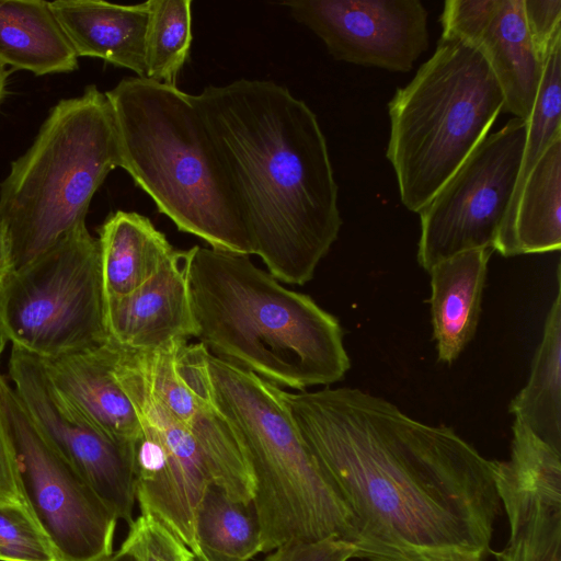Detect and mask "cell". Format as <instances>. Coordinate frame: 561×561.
<instances>
[{"instance_id": "cell-1", "label": "cell", "mask_w": 561, "mask_h": 561, "mask_svg": "<svg viewBox=\"0 0 561 561\" xmlns=\"http://www.w3.org/2000/svg\"><path fill=\"white\" fill-rule=\"evenodd\" d=\"M284 400L351 513L355 558L485 561L502 508L496 460L356 388L284 391Z\"/></svg>"}, {"instance_id": "cell-2", "label": "cell", "mask_w": 561, "mask_h": 561, "mask_svg": "<svg viewBox=\"0 0 561 561\" xmlns=\"http://www.w3.org/2000/svg\"><path fill=\"white\" fill-rule=\"evenodd\" d=\"M195 100L229 174L251 253L278 282L306 284L342 226L316 114L271 80L207 85Z\"/></svg>"}, {"instance_id": "cell-3", "label": "cell", "mask_w": 561, "mask_h": 561, "mask_svg": "<svg viewBox=\"0 0 561 561\" xmlns=\"http://www.w3.org/2000/svg\"><path fill=\"white\" fill-rule=\"evenodd\" d=\"M196 337L219 358L304 391L344 378L351 360L336 317L280 285L249 255L183 251Z\"/></svg>"}, {"instance_id": "cell-4", "label": "cell", "mask_w": 561, "mask_h": 561, "mask_svg": "<svg viewBox=\"0 0 561 561\" xmlns=\"http://www.w3.org/2000/svg\"><path fill=\"white\" fill-rule=\"evenodd\" d=\"M124 169L176 228L250 255L231 181L195 95L126 77L105 92Z\"/></svg>"}, {"instance_id": "cell-5", "label": "cell", "mask_w": 561, "mask_h": 561, "mask_svg": "<svg viewBox=\"0 0 561 561\" xmlns=\"http://www.w3.org/2000/svg\"><path fill=\"white\" fill-rule=\"evenodd\" d=\"M202 385L232 427L254 480L262 552L291 542H354L350 511L300 435L284 390L202 344Z\"/></svg>"}, {"instance_id": "cell-6", "label": "cell", "mask_w": 561, "mask_h": 561, "mask_svg": "<svg viewBox=\"0 0 561 561\" xmlns=\"http://www.w3.org/2000/svg\"><path fill=\"white\" fill-rule=\"evenodd\" d=\"M117 167L105 93L92 84L80 96L59 101L0 184V221L11 245L12 271L87 226L94 194Z\"/></svg>"}, {"instance_id": "cell-7", "label": "cell", "mask_w": 561, "mask_h": 561, "mask_svg": "<svg viewBox=\"0 0 561 561\" xmlns=\"http://www.w3.org/2000/svg\"><path fill=\"white\" fill-rule=\"evenodd\" d=\"M503 106L501 87L480 51L442 33L432 57L388 104L386 154L410 211L428 204L489 135Z\"/></svg>"}, {"instance_id": "cell-8", "label": "cell", "mask_w": 561, "mask_h": 561, "mask_svg": "<svg viewBox=\"0 0 561 561\" xmlns=\"http://www.w3.org/2000/svg\"><path fill=\"white\" fill-rule=\"evenodd\" d=\"M107 341L100 243L87 226L0 285V343L46 359Z\"/></svg>"}, {"instance_id": "cell-9", "label": "cell", "mask_w": 561, "mask_h": 561, "mask_svg": "<svg viewBox=\"0 0 561 561\" xmlns=\"http://www.w3.org/2000/svg\"><path fill=\"white\" fill-rule=\"evenodd\" d=\"M0 408L25 496L59 561H108L118 518L44 436L2 375Z\"/></svg>"}, {"instance_id": "cell-10", "label": "cell", "mask_w": 561, "mask_h": 561, "mask_svg": "<svg viewBox=\"0 0 561 561\" xmlns=\"http://www.w3.org/2000/svg\"><path fill=\"white\" fill-rule=\"evenodd\" d=\"M527 121L488 135L419 213V264L427 272L461 252L492 248L519 174Z\"/></svg>"}, {"instance_id": "cell-11", "label": "cell", "mask_w": 561, "mask_h": 561, "mask_svg": "<svg viewBox=\"0 0 561 561\" xmlns=\"http://www.w3.org/2000/svg\"><path fill=\"white\" fill-rule=\"evenodd\" d=\"M113 374L141 426L135 442L136 502L194 554L195 511L210 483L201 448L150 388L130 351L115 345Z\"/></svg>"}, {"instance_id": "cell-12", "label": "cell", "mask_w": 561, "mask_h": 561, "mask_svg": "<svg viewBox=\"0 0 561 561\" xmlns=\"http://www.w3.org/2000/svg\"><path fill=\"white\" fill-rule=\"evenodd\" d=\"M9 374L44 436L118 520L129 526L136 503L135 442L113 438L81 414L53 386L39 357L12 346Z\"/></svg>"}, {"instance_id": "cell-13", "label": "cell", "mask_w": 561, "mask_h": 561, "mask_svg": "<svg viewBox=\"0 0 561 561\" xmlns=\"http://www.w3.org/2000/svg\"><path fill=\"white\" fill-rule=\"evenodd\" d=\"M280 4L339 61L409 72L428 47L427 11L419 0H289Z\"/></svg>"}, {"instance_id": "cell-14", "label": "cell", "mask_w": 561, "mask_h": 561, "mask_svg": "<svg viewBox=\"0 0 561 561\" xmlns=\"http://www.w3.org/2000/svg\"><path fill=\"white\" fill-rule=\"evenodd\" d=\"M197 346L181 341L162 350L130 352L152 391L194 437L213 484L230 499L249 503L254 480L232 427L202 385Z\"/></svg>"}, {"instance_id": "cell-15", "label": "cell", "mask_w": 561, "mask_h": 561, "mask_svg": "<svg viewBox=\"0 0 561 561\" xmlns=\"http://www.w3.org/2000/svg\"><path fill=\"white\" fill-rule=\"evenodd\" d=\"M495 479L510 525L496 561H561V453L517 436L510 458L496 461Z\"/></svg>"}, {"instance_id": "cell-16", "label": "cell", "mask_w": 561, "mask_h": 561, "mask_svg": "<svg viewBox=\"0 0 561 561\" xmlns=\"http://www.w3.org/2000/svg\"><path fill=\"white\" fill-rule=\"evenodd\" d=\"M443 33L474 46L490 66L503 96V112L527 121L538 94L545 61L525 21L523 0H447Z\"/></svg>"}, {"instance_id": "cell-17", "label": "cell", "mask_w": 561, "mask_h": 561, "mask_svg": "<svg viewBox=\"0 0 561 561\" xmlns=\"http://www.w3.org/2000/svg\"><path fill=\"white\" fill-rule=\"evenodd\" d=\"M105 328L114 345L151 352L197 335L183 251L131 293L105 299Z\"/></svg>"}, {"instance_id": "cell-18", "label": "cell", "mask_w": 561, "mask_h": 561, "mask_svg": "<svg viewBox=\"0 0 561 561\" xmlns=\"http://www.w3.org/2000/svg\"><path fill=\"white\" fill-rule=\"evenodd\" d=\"M42 362L56 390L96 427L121 442L140 437L135 408L113 374L111 342Z\"/></svg>"}, {"instance_id": "cell-19", "label": "cell", "mask_w": 561, "mask_h": 561, "mask_svg": "<svg viewBox=\"0 0 561 561\" xmlns=\"http://www.w3.org/2000/svg\"><path fill=\"white\" fill-rule=\"evenodd\" d=\"M50 7L78 58H100L146 78L147 1L56 0Z\"/></svg>"}, {"instance_id": "cell-20", "label": "cell", "mask_w": 561, "mask_h": 561, "mask_svg": "<svg viewBox=\"0 0 561 561\" xmlns=\"http://www.w3.org/2000/svg\"><path fill=\"white\" fill-rule=\"evenodd\" d=\"M492 248L446 259L430 271L433 334L438 360L453 364L476 334Z\"/></svg>"}, {"instance_id": "cell-21", "label": "cell", "mask_w": 561, "mask_h": 561, "mask_svg": "<svg viewBox=\"0 0 561 561\" xmlns=\"http://www.w3.org/2000/svg\"><path fill=\"white\" fill-rule=\"evenodd\" d=\"M561 138L529 172L500 227L494 251L503 256L546 253L561 248Z\"/></svg>"}, {"instance_id": "cell-22", "label": "cell", "mask_w": 561, "mask_h": 561, "mask_svg": "<svg viewBox=\"0 0 561 561\" xmlns=\"http://www.w3.org/2000/svg\"><path fill=\"white\" fill-rule=\"evenodd\" d=\"M0 64L35 76L78 68L50 1L0 0Z\"/></svg>"}, {"instance_id": "cell-23", "label": "cell", "mask_w": 561, "mask_h": 561, "mask_svg": "<svg viewBox=\"0 0 561 561\" xmlns=\"http://www.w3.org/2000/svg\"><path fill=\"white\" fill-rule=\"evenodd\" d=\"M104 297L127 295L151 278L175 249L150 219L117 210L99 229Z\"/></svg>"}, {"instance_id": "cell-24", "label": "cell", "mask_w": 561, "mask_h": 561, "mask_svg": "<svg viewBox=\"0 0 561 561\" xmlns=\"http://www.w3.org/2000/svg\"><path fill=\"white\" fill-rule=\"evenodd\" d=\"M557 295L546 317L542 339L526 386L510 403V412L538 437L561 449V273Z\"/></svg>"}, {"instance_id": "cell-25", "label": "cell", "mask_w": 561, "mask_h": 561, "mask_svg": "<svg viewBox=\"0 0 561 561\" xmlns=\"http://www.w3.org/2000/svg\"><path fill=\"white\" fill-rule=\"evenodd\" d=\"M198 554L206 561H249L262 552L261 526L253 500L230 499L219 486L205 489L195 511Z\"/></svg>"}, {"instance_id": "cell-26", "label": "cell", "mask_w": 561, "mask_h": 561, "mask_svg": "<svg viewBox=\"0 0 561 561\" xmlns=\"http://www.w3.org/2000/svg\"><path fill=\"white\" fill-rule=\"evenodd\" d=\"M146 78L176 87L192 44V0H149Z\"/></svg>"}, {"instance_id": "cell-27", "label": "cell", "mask_w": 561, "mask_h": 561, "mask_svg": "<svg viewBox=\"0 0 561 561\" xmlns=\"http://www.w3.org/2000/svg\"><path fill=\"white\" fill-rule=\"evenodd\" d=\"M0 561H59L35 516L25 510L0 506Z\"/></svg>"}, {"instance_id": "cell-28", "label": "cell", "mask_w": 561, "mask_h": 561, "mask_svg": "<svg viewBox=\"0 0 561 561\" xmlns=\"http://www.w3.org/2000/svg\"><path fill=\"white\" fill-rule=\"evenodd\" d=\"M122 547L138 561H191L194 553L168 528L149 515H141L129 525Z\"/></svg>"}, {"instance_id": "cell-29", "label": "cell", "mask_w": 561, "mask_h": 561, "mask_svg": "<svg viewBox=\"0 0 561 561\" xmlns=\"http://www.w3.org/2000/svg\"><path fill=\"white\" fill-rule=\"evenodd\" d=\"M523 10L534 46L546 61L552 47L561 41V1L523 0Z\"/></svg>"}, {"instance_id": "cell-30", "label": "cell", "mask_w": 561, "mask_h": 561, "mask_svg": "<svg viewBox=\"0 0 561 561\" xmlns=\"http://www.w3.org/2000/svg\"><path fill=\"white\" fill-rule=\"evenodd\" d=\"M5 344L0 343V356ZM0 506L32 512L24 493L18 456L0 408ZM34 515V514H33Z\"/></svg>"}, {"instance_id": "cell-31", "label": "cell", "mask_w": 561, "mask_h": 561, "mask_svg": "<svg viewBox=\"0 0 561 561\" xmlns=\"http://www.w3.org/2000/svg\"><path fill=\"white\" fill-rule=\"evenodd\" d=\"M352 558H355L353 542L327 538L280 546L271 551L263 561H348Z\"/></svg>"}, {"instance_id": "cell-32", "label": "cell", "mask_w": 561, "mask_h": 561, "mask_svg": "<svg viewBox=\"0 0 561 561\" xmlns=\"http://www.w3.org/2000/svg\"><path fill=\"white\" fill-rule=\"evenodd\" d=\"M12 254L5 227L0 221V285L12 272Z\"/></svg>"}, {"instance_id": "cell-33", "label": "cell", "mask_w": 561, "mask_h": 561, "mask_svg": "<svg viewBox=\"0 0 561 561\" xmlns=\"http://www.w3.org/2000/svg\"><path fill=\"white\" fill-rule=\"evenodd\" d=\"M108 561H138V559L133 552L121 546L118 551L114 552Z\"/></svg>"}, {"instance_id": "cell-34", "label": "cell", "mask_w": 561, "mask_h": 561, "mask_svg": "<svg viewBox=\"0 0 561 561\" xmlns=\"http://www.w3.org/2000/svg\"><path fill=\"white\" fill-rule=\"evenodd\" d=\"M9 71L7 67L0 64V105L2 100L7 93V82H8Z\"/></svg>"}, {"instance_id": "cell-35", "label": "cell", "mask_w": 561, "mask_h": 561, "mask_svg": "<svg viewBox=\"0 0 561 561\" xmlns=\"http://www.w3.org/2000/svg\"><path fill=\"white\" fill-rule=\"evenodd\" d=\"M191 561H206V560L199 554H194Z\"/></svg>"}]
</instances>
